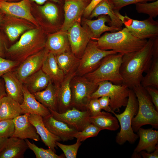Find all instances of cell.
Segmentation results:
<instances>
[{
    "label": "cell",
    "instance_id": "cell-1",
    "mask_svg": "<svg viewBox=\"0 0 158 158\" xmlns=\"http://www.w3.org/2000/svg\"><path fill=\"white\" fill-rule=\"evenodd\" d=\"M154 38L149 39L140 49L123 55L120 72L123 84L130 89L140 84L143 73L146 72L151 66Z\"/></svg>",
    "mask_w": 158,
    "mask_h": 158
},
{
    "label": "cell",
    "instance_id": "cell-2",
    "mask_svg": "<svg viewBox=\"0 0 158 158\" xmlns=\"http://www.w3.org/2000/svg\"><path fill=\"white\" fill-rule=\"evenodd\" d=\"M95 40L100 49L111 50L124 54L140 49L147 41V39L135 37L126 27L117 31L106 32Z\"/></svg>",
    "mask_w": 158,
    "mask_h": 158
},
{
    "label": "cell",
    "instance_id": "cell-3",
    "mask_svg": "<svg viewBox=\"0 0 158 158\" xmlns=\"http://www.w3.org/2000/svg\"><path fill=\"white\" fill-rule=\"evenodd\" d=\"M38 29L30 30L24 33L19 40L6 52L11 59L20 63L30 56L40 51L45 47L46 41Z\"/></svg>",
    "mask_w": 158,
    "mask_h": 158
},
{
    "label": "cell",
    "instance_id": "cell-4",
    "mask_svg": "<svg viewBox=\"0 0 158 158\" xmlns=\"http://www.w3.org/2000/svg\"><path fill=\"white\" fill-rule=\"evenodd\" d=\"M136 97L138 104L137 113L133 118L132 128L134 132H137L141 126L151 125L158 128V111L145 90L141 84L132 89Z\"/></svg>",
    "mask_w": 158,
    "mask_h": 158
},
{
    "label": "cell",
    "instance_id": "cell-5",
    "mask_svg": "<svg viewBox=\"0 0 158 158\" xmlns=\"http://www.w3.org/2000/svg\"><path fill=\"white\" fill-rule=\"evenodd\" d=\"M123 54L116 53L106 56L96 69L84 76L97 84L104 81H109L115 84H122L120 69Z\"/></svg>",
    "mask_w": 158,
    "mask_h": 158
},
{
    "label": "cell",
    "instance_id": "cell-6",
    "mask_svg": "<svg viewBox=\"0 0 158 158\" xmlns=\"http://www.w3.org/2000/svg\"><path fill=\"white\" fill-rule=\"evenodd\" d=\"M138 109L136 97L132 89H130L127 104L123 112L117 114L112 111L111 113L117 118L121 127L116 138V142L118 144L122 145L126 141L133 143L138 138V135L134 133L132 126L133 119L136 115Z\"/></svg>",
    "mask_w": 158,
    "mask_h": 158
},
{
    "label": "cell",
    "instance_id": "cell-7",
    "mask_svg": "<svg viewBox=\"0 0 158 158\" xmlns=\"http://www.w3.org/2000/svg\"><path fill=\"white\" fill-rule=\"evenodd\" d=\"M97 84L98 87L92 95L91 99L109 97L110 107L114 111L119 112L122 107L126 106L130 90L126 85L114 84L109 81H102Z\"/></svg>",
    "mask_w": 158,
    "mask_h": 158
},
{
    "label": "cell",
    "instance_id": "cell-8",
    "mask_svg": "<svg viewBox=\"0 0 158 158\" xmlns=\"http://www.w3.org/2000/svg\"><path fill=\"white\" fill-rule=\"evenodd\" d=\"M98 84L88 80L84 76L75 75L71 82V107L81 111L87 109L92 94L98 87Z\"/></svg>",
    "mask_w": 158,
    "mask_h": 158
},
{
    "label": "cell",
    "instance_id": "cell-9",
    "mask_svg": "<svg viewBox=\"0 0 158 158\" xmlns=\"http://www.w3.org/2000/svg\"><path fill=\"white\" fill-rule=\"evenodd\" d=\"M111 50H102L97 46V41L91 39L80 58L75 71L76 75L84 76L96 69L102 59L110 54L116 53Z\"/></svg>",
    "mask_w": 158,
    "mask_h": 158
},
{
    "label": "cell",
    "instance_id": "cell-10",
    "mask_svg": "<svg viewBox=\"0 0 158 158\" xmlns=\"http://www.w3.org/2000/svg\"><path fill=\"white\" fill-rule=\"evenodd\" d=\"M114 11L125 27L137 38L147 39L158 37V20L155 21L150 17L142 20H135L126 15H122L119 11Z\"/></svg>",
    "mask_w": 158,
    "mask_h": 158
},
{
    "label": "cell",
    "instance_id": "cell-11",
    "mask_svg": "<svg viewBox=\"0 0 158 158\" xmlns=\"http://www.w3.org/2000/svg\"><path fill=\"white\" fill-rule=\"evenodd\" d=\"M67 32L71 51L80 59L92 35L87 28L82 27L78 22L74 23Z\"/></svg>",
    "mask_w": 158,
    "mask_h": 158
},
{
    "label": "cell",
    "instance_id": "cell-12",
    "mask_svg": "<svg viewBox=\"0 0 158 158\" xmlns=\"http://www.w3.org/2000/svg\"><path fill=\"white\" fill-rule=\"evenodd\" d=\"M49 109L54 118L65 123L77 131H82L91 123L90 121L91 114L88 109L81 111L73 107L63 113H60Z\"/></svg>",
    "mask_w": 158,
    "mask_h": 158
},
{
    "label": "cell",
    "instance_id": "cell-13",
    "mask_svg": "<svg viewBox=\"0 0 158 158\" xmlns=\"http://www.w3.org/2000/svg\"><path fill=\"white\" fill-rule=\"evenodd\" d=\"M49 52L45 47L37 53L28 57L20 63L14 71L23 83L27 78L41 68Z\"/></svg>",
    "mask_w": 158,
    "mask_h": 158
},
{
    "label": "cell",
    "instance_id": "cell-14",
    "mask_svg": "<svg viewBox=\"0 0 158 158\" xmlns=\"http://www.w3.org/2000/svg\"><path fill=\"white\" fill-rule=\"evenodd\" d=\"M64 20L60 30L67 31L74 23L80 22L87 4L82 0H63Z\"/></svg>",
    "mask_w": 158,
    "mask_h": 158
},
{
    "label": "cell",
    "instance_id": "cell-15",
    "mask_svg": "<svg viewBox=\"0 0 158 158\" xmlns=\"http://www.w3.org/2000/svg\"><path fill=\"white\" fill-rule=\"evenodd\" d=\"M30 0H22L16 2L0 0V10L8 15L25 19L38 25L30 10Z\"/></svg>",
    "mask_w": 158,
    "mask_h": 158
},
{
    "label": "cell",
    "instance_id": "cell-16",
    "mask_svg": "<svg viewBox=\"0 0 158 158\" xmlns=\"http://www.w3.org/2000/svg\"><path fill=\"white\" fill-rule=\"evenodd\" d=\"M29 114L28 113L22 114L13 119L15 125L13 137L23 140L28 138L39 141L40 137L35 126L28 120Z\"/></svg>",
    "mask_w": 158,
    "mask_h": 158
},
{
    "label": "cell",
    "instance_id": "cell-17",
    "mask_svg": "<svg viewBox=\"0 0 158 158\" xmlns=\"http://www.w3.org/2000/svg\"><path fill=\"white\" fill-rule=\"evenodd\" d=\"M43 121L48 130L63 141L73 139V135L77 131L65 123L56 119L51 114L43 118Z\"/></svg>",
    "mask_w": 158,
    "mask_h": 158
},
{
    "label": "cell",
    "instance_id": "cell-18",
    "mask_svg": "<svg viewBox=\"0 0 158 158\" xmlns=\"http://www.w3.org/2000/svg\"><path fill=\"white\" fill-rule=\"evenodd\" d=\"M28 120L35 126L37 133L45 145L55 152V148L57 147L56 142L61 140L46 127L43 122V117L38 115L29 114Z\"/></svg>",
    "mask_w": 158,
    "mask_h": 158
},
{
    "label": "cell",
    "instance_id": "cell-19",
    "mask_svg": "<svg viewBox=\"0 0 158 158\" xmlns=\"http://www.w3.org/2000/svg\"><path fill=\"white\" fill-rule=\"evenodd\" d=\"M4 82L7 95L20 104L23 99V83L17 77L13 70L9 71L2 76Z\"/></svg>",
    "mask_w": 158,
    "mask_h": 158
},
{
    "label": "cell",
    "instance_id": "cell-20",
    "mask_svg": "<svg viewBox=\"0 0 158 158\" xmlns=\"http://www.w3.org/2000/svg\"><path fill=\"white\" fill-rule=\"evenodd\" d=\"M75 75V71L66 75L63 80L59 86L57 105L58 112L59 113H63L71 108V82Z\"/></svg>",
    "mask_w": 158,
    "mask_h": 158
},
{
    "label": "cell",
    "instance_id": "cell-21",
    "mask_svg": "<svg viewBox=\"0 0 158 158\" xmlns=\"http://www.w3.org/2000/svg\"><path fill=\"white\" fill-rule=\"evenodd\" d=\"M23 92V99L20 106L24 114H36L41 116L43 118L51 115L48 108L37 100L24 85Z\"/></svg>",
    "mask_w": 158,
    "mask_h": 158
},
{
    "label": "cell",
    "instance_id": "cell-22",
    "mask_svg": "<svg viewBox=\"0 0 158 158\" xmlns=\"http://www.w3.org/2000/svg\"><path fill=\"white\" fill-rule=\"evenodd\" d=\"M96 20H91L86 18H83L85 27L90 31L92 37V39H95L99 37L103 33L110 31L115 32L122 29L112 26H107L105 24L107 22L109 23L110 22L109 17L106 15H101Z\"/></svg>",
    "mask_w": 158,
    "mask_h": 158
},
{
    "label": "cell",
    "instance_id": "cell-23",
    "mask_svg": "<svg viewBox=\"0 0 158 158\" xmlns=\"http://www.w3.org/2000/svg\"><path fill=\"white\" fill-rule=\"evenodd\" d=\"M28 148L25 140L14 137L8 138L0 158H23Z\"/></svg>",
    "mask_w": 158,
    "mask_h": 158
},
{
    "label": "cell",
    "instance_id": "cell-24",
    "mask_svg": "<svg viewBox=\"0 0 158 158\" xmlns=\"http://www.w3.org/2000/svg\"><path fill=\"white\" fill-rule=\"evenodd\" d=\"M137 132L139 141L134 152L139 153L144 150L149 153L153 152L158 145V131L140 128Z\"/></svg>",
    "mask_w": 158,
    "mask_h": 158
},
{
    "label": "cell",
    "instance_id": "cell-25",
    "mask_svg": "<svg viewBox=\"0 0 158 158\" xmlns=\"http://www.w3.org/2000/svg\"><path fill=\"white\" fill-rule=\"evenodd\" d=\"M45 47L54 55L70 50L67 31L60 30L50 35L46 41Z\"/></svg>",
    "mask_w": 158,
    "mask_h": 158
},
{
    "label": "cell",
    "instance_id": "cell-26",
    "mask_svg": "<svg viewBox=\"0 0 158 158\" xmlns=\"http://www.w3.org/2000/svg\"><path fill=\"white\" fill-rule=\"evenodd\" d=\"M58 88L59 86L51 80L45 89L32 94L37 100L46 107L58 112Z\"/></svg>",
    "mask_w": 158,
    "mask_h": 158
},
{
    "label": "cell",
    "instance_id": "cell-27",
    "mask_svg": "<svg viewBox=\"0 0 158 158\" xmlns=\"http://www.w3.org/2000/svg\"><path fill=\"white\" fill-rule=\"evenodd\" d=\"M41 69L50 78L55 84L59 86L65 76L63 71L59 68L55 56L49 52L42 64Z\"/></svg>",
    "mask_w": 158,
    "mask_h": 158
},
{
    "label": "cell",
    "instance_id": "cell-28",
    "mask_svg": "<svg viewBox=\"0 0 158 158\" xmlns=\"http://www.w3.org/2000/svg\"><path fill=\"white\" fill-rule=\"evenodd\" d=\"M102 15H107L109 17L110 26L122 29L123 24L116 14L109 0H103L98 4L93 9L89 17L92 18Z\"/></svg>",
    "mask_w": 158,
    "mask_h": 158
},
{
    "label": "cell",
    "instance_id": "cell-29",
    "mask_svg": "<svg viewBox=\"0 0 158 158\" xmlns=\"http://www.w3.org/2000/svg\"><path fill=\"white\" fill-rule=\"evenodd\" d=\"M24 114L20 104L7 95L2 97L0 105V120L12 119Z\"/></svg>",
    "mask_w": 158,
    "mask_h": 158
},
{
    "label": "cell",
    "instance_id": "cell-30",
    "mask_svg": "<svg viewBox=\"0 0 158 158\" xmlns=\"http://www.w3.org/2000/svg\"><path fill=\"white\" fill-rule=\"evenodd\" d=\"M50 81L49 77L41 68L27 78L23 84L32 94L45 89Z\"/></svg>",
    "mask_w": 158,
    "mask_h": 158
},
{
    "label": "cell",
    "instance_id": "cell-31",
    "mask_svg": "<svg viewBox=\"0 0 158 158\" xmlns=\"http://www.w3.org/2000/svg\"><path fill=\"white\" fill-rule=\"evenodd\" d=\"M90 123L99 128L102 130H107L115 131L119 128L118 121L115 116L108 112L101 111L98 114L90 116Z\"/></svg>",
    "mask_w": 158,
    "mask_h": 158
},
{
    "label": "cell",
    "instance_id": "cell-32",
    "mask_svg": "<svg viewBox=\"0 0 158 158\" xmlns=\"http://www.w3.org/2000/svg\"><path fill=\"white\" fill-rule=\"evenodd\" d=\"M55 56L58 66L65 75L73 71H76L80 59L76 57L71 50Z\"/></svg>",
    "mask_w": 158,
    "mask_h": 158
},
{
    "label": "cell",
    "instance_id": "cell-33",
    "mask_svg": "<svg viewBox=\"0 0 158 158\" xmlns=\"http://www.w3.org/2000/svg\"><path fill=\"white\" fill-rule=\"evenodd\" d=\"M146 73L142 79L141 85L144 88L152 86L158 89V57L153 58L151 66Z\"/></svg>",
    "mask_w": 158,
    "mask_h": 158
},
{
    "label": "cell",
    "instance_id": "cell-34",
    "mask_svg": "<svg viewBox=\"0 0 158 158\" xmlns=\"http://www.w3.org/2000/svg\"><path fill=\"white\" fill-rule=\"evenodd\" d=\"M38 8L47 21L50 24L56 23L59 19V10L57 6L54 4L47 2L40 5Z\"/></svg>",
    "mask_w": 158,
    "mask_h": 158
},
{
    "label": "cell",
    "instance_id": "cell-35",
    "mask_svg": "<svg viewBox=\"0 0 158 158\" xmlns=\"http://www.w3.org/2000/svg\"><path fill=\"white\" fill-rule=\"evenodd\" d=\"M135 4L136 10L138 13L147 14L149 17L153 18L158 15V0L150 3H138Z\"/></svg>",
    "mask_w": 158,
    "mask_h": 158
},
{
    "label": "cell",
    "instance_id": "cell-36",
    "mask_svg": "<svg viewBox=\"0 0 158 158\" xmlns=\"http://www.w3.org/2000/svg\"><path fill=\"white\" fill-rule=\"evenodd\" d=\"M28 148L32 150L36 158H63V155H58L51 149H45L39 147L34 143H31L27 139L25 140Z\"/></svg>",
    "mask_w": 158,
    "mask_h": 158
},
{
    "label": "cell",
    "instance_id": "cell-37",
    "mask_svg": "<svg viewBox=\"0 0 158 158\" xmlns=\"http://www.w3.org/2000/svg\"><path fill=\"white\" fill-rule=\"evenodd\" d=\"M102 130L94 124L90 123L81 131H77L74 135V138L80 142L87 139L96 136Z\"/></svg>",
    "mask_w": 158,
    "mask_h": 158
},
{
    "label": "cell",
    "instance_id": "cell-38",
    "mask_svg": "<svg viewBox=\"0 0 158 158\" xmlns=\"http://www.w3.org/2000/svg\"><path fill=\"white\" fill-rule=\"evenodd\" d=\"M28 28L27 26L24 25L10 24L5 27V30L10 40L13 41Z\"/></svg>",
    "mask_w": 158,
    "mask_h": 158
},
{
    "label": "cell",
    "instance_id": "cell-39",
    "mask_svg": "<svg viewBox=\"0 0 158 158\" xmlns=\"http://www.w3.org/2000/svg\"><path fill=\"white\" fill-rule=\"evenodd\" d=\"M81 142L77 140L75 143L71 145H66L56 142L57 146L63 151L66 158H75L76 157L78 151L81 145Z\"/></svg>",
    "mask_w": 158,
    "mask_h": 158
},
{
    "label": "cell",
    "instance_id": "cell-40",
    "mask_svg": "<svg viewBox=\"0 0 158 158\" xmlns=\"http://www.w3.org/2000/svg\"><path fill=\"white\" fill-rule=\"evenodd\" d=\"M15 125L12 119L0 121V137L9 138L13 136Z\"/></svg>",
    "mask_w": 158,
    "mask_h": 158
},
{
    "label": "cell",
    "instance_id": "cell-41",
    "mask_svg": "<svg viewBox=\"0 0 158 158\" xmlns=\"http://www.w3.org/2000/svg\"><path fill=\"white\" fill-rule=\"evenodd\" d=\"M20 63L18 61L8 59L0 57V81L2 75L7 72L13 70Z\"/></svg>",
    "mask_w": 158,
    "mask_h": 158
},
{
    "label": "cell",
    "instance_id": "cell-42",
    "mask_svg": "<svg viewBox=\"0 0 158 158\" xmlns=\"http://www.w3.org/2000/svg\"><path fill=\"white\" fill-rule=\"evenodd\" d=\"M157 0H109L114 11H119L122 8L129 5L140 2L154 1Z\"/></svg>",
    "mask_w": 158,
    "mask_h": 158
},
{
    "label": "cell",
    "instance_id": "cell-43",
    "mask_svg": "<svg viewBox=\"0 0 158 158\" xmlns=\"http://www.w3.org/2000/svg\"><path fill=\"white\" fill-rule=\"evenodd\" d=\"M87 108L90 111L91 116L97 115L101 112L102 109L98 98L91 99L88 104Z\"/></svg>",
    "mask_w": 158,
    "mask_h": 158
},
{
    "label": "cell",
    "instance_id": "cell-44",
    "mask_svg": "<svg viewBox=\"0 0 158 158\" xmlns=\"http://www.w3.org/2000/svg\"><path fill=\"white\" fill-rule=\"evenodd\" d=\"M150 95L155 108L158 111V90L157 89L152 86L145 88Z\"/></svg>",
    "mask_w": 158,
    "mask_h": 158
},
{
    "label": "cell",
    "instance_id": "cell-45",
    "mask_svg": "<svg viewBox=\"0 0 158 158\" xmlns=\"http://www.w3.org/2000/svg\"><path fill=\"white\" fill-rule=\"evenodd\" d=\"M102 109L109 112H111L112 110L110 106V99L107 96H103L98 98Z\"/></svg>",
    "mask_w": 158,
    "mask_h": 158
},
{
    "label": "cell",
    "instance_id": "cell-46",
    "mask_svg": "<svg viewBox=\"0 0 158 158\" xmlns=\"http://www.w3.org/2000/svg\"><path fill=\"white\" fill-rule=\"evenodd\" d=\"M103 0H91L84 11L83 14L85 18L89 17L94 8Z\"/></svg>",
    "mask_w": 158,
    "mask_h": 158
},
{
    "label": "cell",
    "instance_id": "cell-47",
    "mask_svg": "<svg viewBox=\"0 0 158 158\" xmlns=\"http://www.w3.org/2000/svg\"><path fill=\"white\" fill-rule=\"evenodd\" d=\"M140 154L143 158H158V145H157L155 149L152 152H146L143 151L140 152Z\"/></svg>",
    "mask_w": 158,
    "mask_h": 158
},
{
    "label": "cell",
    "instance_id": "cell-48",
    "mask_svg": "<svg viewBox=\"0 0 158 158\" xmlns=\"http://www.w3.org/2000/svg\"><path fill=\"white\" fill-rule=\"evenodd\" d=\"M49 0L60 4H62L63 1V0H30V1L34 2L40 5H43L47 1Z\"/></svg>",
    "mask_w": 158,
    "mask_h": 158
},
{
    "label": "cell",
    "instance_id": "cell-49",
    "mask_svg": "<svg viewBox=\"0 0 158 158\" xmlns=\"http://www.w3.org/2000/svg\"><path fill=\"white\" fill-rule=\"evenodd\" d=\"M6 47L5 44H4L0 37V57H3L4 56Z\"/></svg>",
    "mask_w": 158,
    "mask_h": 158
},
{
    "label": "cell",
    "instance_id": "cell-50",
    "mask_svg": "<svg viewBox=\"0 0 158 158\" xmlns=\"http://www.w3.org/2000/svg\"><path fill=\"white\" fill-rule=\"evenodd\" d=\"M7 95L4 85L0 81V98H1L4 96Z\"/></svg>",
    "mask_w": 158,
    "mask_h": 158
},
{
    "label": "cell",
    "instance_id": "cell-51",
    "mask_svg": "<svg viewBox=\"0 0 158 158\" xmlns=\"http://www.w3.org/2000/svg\"><path fill=\"white\" fill-rule=\"evenodd\" d=\"M8 138L0 137V153L4 149Z\"/></svg>",
    "mask_w": 158,
    "mask_h": 158
},
{
    "label": "cell",
    "instance_id": "cell-52",
    "mask_svg": "<svg viewBox=\"0 0 158 158\" xmlns=\"http://www.w3.org/2000/svg\"><path fill=\"white\" fill-rule=\"evenodd\" d=\"M141 157L140 154H140L139 153H136L134 152L133 153V154L132 155V157L133 158H140Z\"/></svg>",
    "mask_w": 158,
    "mask_h": 158
},
{
    "label": "cell",
    "instance_id": "cell-53",
    "mask_svg": "<svg viewBox=\"0 0 158 158\" xmlns=\"http://www.w3.org/2000/svg\"><path fill=\"white\" fill-rule=\"evenodd\" d=\"M83 1L86 3L87 4V5L90 2L91 0H82Z\"/></svg>",
    "mask_w": 158,
    "mask_h": 158
},
{
    "label": "cell",
    "instance_id": "cell-54",
    "mask_svg": "<svg viewBox=\"0 0 158 158\" xmlns=\"http://www.w3.org/2000/svg\"><path fill=\"white\" fill-rule=\"evenodd\" d=\"M5 0L7 1H8L12 2V1H14L16 0Z\"/></svg>",
    "mask_w": 158,
    "mask_h": 158
},
{
    "label": "cell",
    "instance_id": "cell-55",
    "mask_svg": "<svg viewBox=\"0 0 158 158\" xmlns=\"http://www.w3.org/2000/svg\"><path fill=\"white\" fill-rule=\"evenodd\" d=\"M2 97L0 98V104H1V98Z\"/></svg>",
    "mask_w": 158,
    "mask_h": 158
},
{
    "label": "cell",
    "instance_id": "cell-56",
    "mask_svg": "<svg viewBox=\"0 0 158 158\" xmlns=\"http://www.w3.org/2000/svg\"><path fill=\"white\" fill-rule=\"evenodd\" d=\"M1 17L0 16V23L1 22Z\"/></svg>",
    "mask_w": 158,
    "mask_h": 158
}]
</instances>
